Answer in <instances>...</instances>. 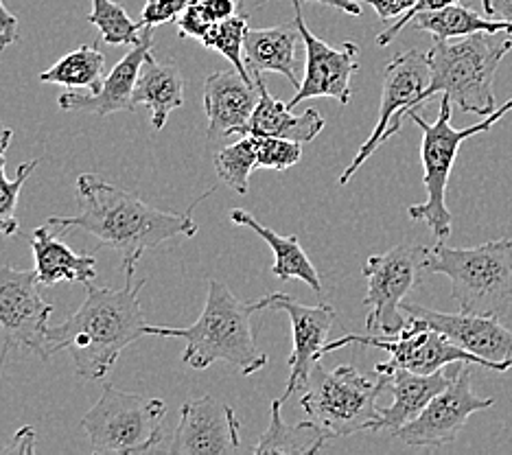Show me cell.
<instances>
[{"mask_svg": "<svg viewBox=\"0 0 512 455\" xmlns=\"http://www.w3.org/2000/svg\"><path fill=\"white\" fill-rule=\"evenodd\" d=\"M18 38V18L16 14H11L3 0H0V53L9 49L11 44H16Z\"/></svg>", "mask_w": 512, "mask_h": 455, "instance_id": "cell-37", "label": "cell"}, {"mask_svg": "<svg viewBox=\"0 0 512 455\" xmlns=\"http://www.w3.org/2000/svg\"><path fill=\"white\" fill-rule=\"evenodd\" d=\"M256 136L246 134L241 140L228 147H221L215 154V171L219 180L228 184L232 191L239 195H246L250 191V175L259 167L256 165Z\"/></svg>", "mask_w": 512, "mask_h": 455, "instance_id": "cell-29", "label": "cell"}, {"mask_svg": "<svg viewBox=\"0 0 512 455\" xmlns=\"http://www.w3.org/2000/svg\"><path fill=\"white\" fill-rule=\"evenodd\" d=\"M388 390L386 375L372 381L353 366L324 370L313 368L309 392L300 399V407L309 420L327 431L329 438H348L362 431H379V396Z\"/></svg>", "mask_w": 512, "mask_h": 455, "instance_id": "cell-7", "label": "cell"}, {"mask_svg": "<svg viewBox=\"0 0 512 455\" xmlns=\"http://www.w3.org/2000/svg\"><path fill=\"white\" fill-rule=\"evenodd\" d=\"M259 103V88L237 70H215L204 79V110L208 116V140L246 136Z\"/></svg>", "mask_w": 512, "mask_h": 455, "instance_id": "cell-18", "label": "cell"}, {"mask_svg": "<svg viewBox=\"0 0 512 455\" xmlns=\"http://www.w3.org/2000/svg\"><path fill=\"white\" fill-rule=\"evenodd\" d=\"M427 254L429 248L425 245L403 243L366 261L362 272L368 285L364 305L370 309L366 320L370 335L390 337L405 329L407 313L403 302L427 274Z\"/></svg>", "mask_w": 512, "mask_h": 455, "instance_id": "cell-9", "label": "cell"}, {"mask_svg": "<svg viewBox=\"0 0 512 455\" xmlns=\"http://www.w3.org/2000/svg\"><path fill=\"white\" fill-rule=\"evenodd\" d=\"M42 283L36 267L16 270L0 265V370L11 350H31L42 359H49V318L53 305L42 296Z\"/></svg>", "mask_w": 512, "mask_h": 455, "instance_id": "cell-10", "label": "cell"}, {"mask_svg": "<svg viewBox=\"0 0 512 455\" xmlns=\"http://www.w3.org/2000/svg\"><path fill=\"white\" fill-rule=\"evenodd\" d=\"M165 414V401L116 390L106 383L99 401L81 418V429L95 453L136 455L160 445Z\"/></svg>", "mask_w": 512, "mask_h": 455, "instance_id": "cell-8", "label": "cell"}, {"mask_svg": "<svg viewBox=\"0 0 512 455\" xmlns=\"http://www.w3.org/2000/svg\"><path fill=\"white\" fill-rule=\"evenodd\" d=\"M294 22L302 35L305 44L307 62H305V77L300 79V86L294 92V97L287 101L289 110L296 108L302 101L329 97L340 105H348L353 97L351 79L359 70V46L355 42H344L342 46H331L305 25L302 16L300 0H294Z\"/></svg>", "mask_w": 512, "mask_h": 455, "instance_id": "cell-13", "label": "cell"}, {"mask_svg": "<svg viewBox=\"0 0 512 455\" xmlns=\"http://www.w3.org/2000/svg\"><path fill=\"white\" fill-rule=\"evenodd\" d=\"M510 51V33H473L462 38L434 40V46L427 51L432 77L423 103L436 95H445L462 112L493 114L495 75Z\"/></svg>", "mask_w": 512, "mask_h": 455, "instance_id": "cell-4", "label": "cell"}, {"mask_svg": "<svg viewBox=\"0 0 512 455\" xmlns=\"http://www.w3.org/2000/svg\"><path fill=\"white\" fill-rule=\"evenodd\" d=\"M302 3V0H300ZM305 3H318L324 7H333V9H340L348 16H362V7H359L357 0H305Z\"/></svg>", "mask_w": 512, "mask_h": 455, "instance_id": "cell-41", "label": "cell"}, {"mask_svg": "<svg viewBox=\"0 0 512 455\" xmlns=\"http://www.w3.org/2000/svg\"><path fill=\"white\" fill-rule=\"evenodd\" d=\"M176 22H178L180 38H195V40H202L208 33V29L215 25V20L208 16L202 7H197L193 3H189V7H186V11Z\"/></svg>", "mask_w": 512, "mask_h": 455, "instance_id": "cell-35", "label": "cell"}, {"mask_svg": "<svg viewBox=\"0 0 512 455\" xmlns=\"http://www.w3.org/2000/svg\"><path fill=\"white\" fill-rule=\"evenodd\" d=\"M88 22L95 25L101 33L103 42L108 44H138L143 33L141 20L134 22L130 14L114 0H92V11L88 14Z\"/></svg>", "mask_w": 512, "mask_h": 455, "instance_id": "cell-31", "label": "cell"}, {"mask_svg": "<svg viewBox=\"0 0 512 455\" xmlns=\"http://www.w3.org/2000/svg\"><path fill=\"white\" fill-rule=\"evenodd\" d=\"M429 57L421 51H405L399 53L394 60L386 66L383 73V90H381V105L377 125L372 134L368 136L366 143L359 147L357 156L353 158L351 165L344 169L340 175V184H348L353 180V175L359 171V167L375 154V151L401 132V127L407 119V114L412 110L421 108L423 95L429 86Z\"/></svg>", "mask_w": 512, "mask_h": 455, "instance_id": "cell-11", "label": "cell"}, {"mask_svg": "<svg viewBox=\"0 0 512 455\" xmlns=\"http://www.w3.org/2000/svg\"><path fill=\"white\" fill-rule=\"evenodd\" d=\"M302 35L292 25H278L270 29H250L243 44V55H246V66L250 75L261 73H278L289 79L296 90L300 86V60L296 57V46Z\"/></svg>", "mask_w": 512, "mask_h": 455, "instance_id": "cell-22", "label": "cell"}, {"mask_svg": "<svg viewBox=\"0 0 512 455\" xmlns=\"http://www.w3.org/2000/svg\"><path fill=\"white\" fill-rule=\"evenodd\" d=\"M134 105H145L151 112V125L160 132L173 110L184 105V75L176 62H158L147 53L134 88Z\"/></svg>", "mask_w": 512, "mask_h": 455, "instance_id": "cell-23", "label": "cell"}, {"mask_svg": "<svg viewBox=\"0 0 512 455\" xmlns=\"http://www.w3.org/2000/svg\"><path fill=\"white\" fill-rule=\"evenodd\" d=\"M287 313L292 322V355L287 359L289 379L281 399L287 401L294 392L307 388L311 372L324 357V346L335 322V309L331 305H302L289 294H272V307Z\"/></svg>", "mask_w": 512, "mask_h": 455, "instance_id": "cell-17", "label": "cell"}, {"mask_svg": "<svg viewBox=\"0 0 512 455\" xmlns=\"http://www.w3.org/2000/svg\"><path fill=\"white\" fill-rule=\"evenodd\" d=\"M29 245L36 259V272L44 287L60 283H92L97 278V259L92 254H77L60 237L53 235L51 226L36 228L29 237Z\"/></svg>", "mask_w": 512, "mask_h": 455, "instance_id": "cell-21", "label": "cell"}, {"mask_svg": "<svg viewBox=\"0 0 512 455\" xmlns=\"http://www.w3.org/2000/svg\"><path fill=\"white\" fill-rule=\"evenodd\" d=\"M495 405V399H480L471 390V368L464 364L460 375L445 390L438 392L425 410L410 423L394 431V438L403 440L407 447L440 449L451 445L460 436L467 420Z\"/></svg>", "mask_w": 512, "mask_h": 455, "instance_id": "cell-14", "label": "cell"}, {"mask_svg": "<svg viewBox=\"0 0 512 455\" xmlns=\"http://www.w3.org/2000/svg\"><path fill=\"white\" fill-rule=\"evenodd\" d=\"M191 3L202 7L208 16H211L215 22H219L235 16L241 0H191Z\"/></svg>", "mask_w": 512, "mask_h": 455, "instance_id": "cell-38", "label": "cell"}, {"mask_svg": "<svg viewBox=\"0 0 512 455\" xmlns=\"http://www.w3.org/2000/svg\"><path fill=\"white\" fill-rule=\"evenodd\" d=\"M248 31V16L235 14L226 20L215 22L202 38V44L206 49H213L219 55H224L226 60L235 66L237 73H241L246 79H254L246 66V55H243V44H246Z\"/></svg>", "mask_w": 512, "mask_h": 455, "instance_id": "cell-30", "label": "cell"}, {"mask_svg": "<svg viewBox=\"0 0 512 455\" xmlns=\"http://www.w3.org/2000/svg\"><path fill=\"white\" fill-rule=\"evenodd\" d=\"M191 0H147L141 14V25L156 29L167 22L178 20Z\"/></svg>", "mask_w": 512, "mask_h": 455, "instance_id": "cell-33", "label": "cell"}, {"mask_svg": "<svg viewBox=\"0 0 512 455\" xmlns=\"http://www.w3.org/2000/svg\"><path fill=\"white\" fill-rule=\"evenodd\" d=\"M254 84L259 88V103L252 114L248 134L254 136H276L298 140V143H309L316 138L327 121L318 110H307L302 114H292L289 105L281 99H274L267 90L261 75H252Z\"/></svg>", "mask_w": 512, "mask_h": 455, "instance_id": "cell-24", "label": "cell"}, {"mask_svg": "<svg viewBox=\"0 0 512 455\" xmlns=\"http://www.w3.org/2000/svg\"><path fill=\"white\" fill-rule=\"evenodd\" d=\"M151 31L145 27L141 33V40L132 46V51L127 53L121 62H116L110 70V75L101 81V88L90 95H79V92H66L57 105L64 112H90L97 116H110L116 112H134V88L138 75H141V66L145 62L147 53L154 46V38Z\"/></svg>", "mask_w": 512, "mask_h": 455, "instance_id": "cell-19", "label": "cell"}, {"mask_svg": "<svg viewBox=\"0 0 512 455\" xmlns=\"http://www.w3.org/2000/svg\"><path fill=\"white\" fill-rule=\"evenodd\" d=\"M460 3H462V0H416V5L410 11H407V14L397 18V22H394V25H390L386 31H381L377 35V44L379 46H388L407 25H410V22L418 14H423V11H436V9H445V7L460 5Z\"/></svg>", "mask_w": 512, "mask_h": 455, "instance_id": "cell-34", "label": "cell"}, {"mask_svg": "<svg viewBox=\"0 0 512 455\" xmlns=\"http://www.w3.org/2000/svg\"><path fill=\"white\" fill-rule=\"evenodd\" d=\"M425 272L451 280V298L464 313L502 318L512 305V239L477 248H449L438 241L429 248Z\"/></svg>", "mask_w": 512, "mask_h": 455, "instance_id": "cell-5", "label": "cell"}, {"mask_svg": "<svg viewBox=\"0 0 512 455\" xmlns=\"http://www.w3.org/2000/svg\"><path fill=\"white\" fill-rule=\"evenodd\" d=\"M230 221L237 226L254 230L256 235L270 245V250L274 252L272 274L278 280H302V283L309 285L316 294H322V278L316 270V265L311 263L305 250L300 248L298 237L278 235V232H274L272 228L263 226L259 219L248 213V210H241V208L230 210Z\"/></svg>", "mask_w": 512, "mask_h": 455, "instance_id": "cell-25", "label": "cell"}, {"mask_svg": "<svg viewBox=\"0 0 512 455\" xmlns=\"http://www.w3.org/2000/svg\"><path fill=\"white\" fill-rule=\"evenodd\" d=\"M512 110V99H508L502 108L488 114L482 123L471 125L467 130H456L451 125L453 103L449 97L442 95L438 119L434 123L425 121L421 114L412 110L407 119H412L423 132L421 140V162H423V184L427 189V200L423 204H414L407 208V215L416 221H425V226L434 232L438 241H445L451 235L453 215L447 206V186L453 165L460 154L464 140L480 136L491 130V127Z\"/></svg>", "mask_w": 512, "mask_h": 455, "instance_id": "cell-6", "label": "cell"}, {"mask_svg": "<svg viewBox=\"0 0 512 455\" xmlns=\"http://www.w3.org/2000/svg\"><path fill=\"white\" fill-rule=\"evenodd\" d=\"M270 307L272 294L246 302L232 294L221 280H211L204 311L191 326L173 329V326L147 324L145 331L147 335L182 340V364L193 370H206L215 361H228L239 368L243 377H250L267 366V355L256 346L252 315Z\"/></svg>", "mask_w": 512, "mask_h": 455, "instance_id": "cell-3", "label": "cell"}, {"mask_svg": "<svg viewBox=\"0 0 512 455\" xmlns=\"http://www.w3.org/2000/svg\"><path fill=\"white\" fill-rule=\"evenodd\" d=\"M357 3L370 5L381 20H397L416 5V0H357Z\"/></svg>", "mask_w": 512, "mask_h": 455, "instance_id": "cell-36", "label": "cell"}, {"mask_svg": "<svg viewBox=\"0 0 512 455\" xmlns=\"http://www.w3.org/2000/svg\"><path fill=\"white\" fill-rule=\"evenodd\" d=\"M256 165L261 169L287 171L302 160V143L276 136H256Z\"/></svg>", "mask_w": 512, "mask_h": 455, "instance_id": "cell-32", "label": "cell"}, {"mask_svg": "<svg viewBox=\"0 0 512 455\" xmlns=\"http://www.w3.org/2000/svg\"><path fill=\"white\" fill-rule=\"evenodd\" d=\"M346 344H364L375 346L381 350H388L392 366H401L418 375H432L449 364H477L488 370V364L484 359L471 355L469 350L453 344L447 335L436 331L434 326H429L416 318H407L405 329L397 335L383 337V335H355L346 333L344 337L335 342H327L324 346V355L333 353V350L342 348Z\"/></svg>", "mask_w": 512, "mask_h": 455, "instance_id": "cell-12", "label": "cell"}, {"mask_svg": "<svg viewBox=\"0 0 512 455\" xmlns=\"http://www.w3.org/2000/svg\"><path fill=\"white\" fill-rule=\"evenodd\" d=\"M486 16L512 22V0H480Z\"/></svg>", "mask_w": 512, "mask_h": 455, "instance_id": "cell-40", "label": "cell"}, {"mask_svg": "<svg viewBox=\"0 0 512 455\" xmlns=\"http://www.w3.org/2000/svg\"><path fill=\"white\" fill-rule=\"evenodd\" d=\"M103 66H106V55L101 53L99 42L84 44L79 49L66 53L62 60H57L51 68L40 73L42 84H57L64 88H88L97 92L101 88Z\"/></svg>", "mask_w": 512, "mask_h": 455, "instance_id": "cell-27", "label": "cell"}, {"mask_svg": "<svg viewBox=\"0 0 512 455\" xmlns=\"http://www.w3.org/2000/svg\"><path fill=\"white\" fill-rule=\"evenodd\" d=\"M462 366L464 364H449L447 368L432 372V375H418V372L407 368L392 366L388 361L386 364H377L375 372L377 375H386L388 390L392 392V405L381 410L379 431L388 429L390 434H394L399 427L414 420L438 392L445 390L460 375Z\"/></svg>", "mask_w": 512, "mask_h": 455, "instance_id": "cell-20", "label": "cell"}, {"mask_svg": "<svg viewBox=\"0 0 512 455\" xmlns=\"http://www.w3.org/2000/svg\"><path fill=\"white\" fill-rule=\"evenodd\" d=\"M11 140H14V130L0 123V235L5 237L18 235L20 221L16 213H18L20 191L33 175V171H36L40 165L38 160L22 162L16 171V178L9 180L5 173V162H7V149L11 145Z\"/></svg>", "mask_w": 512, "mask_h": 455, "instance_id": "cell-28", "label": "cell"}, {"mask_svg": "<svg viewBox=\"0 0 512 455\" xmlns=\"http://www.w3.org/2000/svg\"><path fill=\"white\" fill-rule=\"evenodd\" d=\"M149 278L125 276L119 289L95 287L86 283V298L68 318L49 326V357L68 350L73 357L77 377L101 381L110 375L121 353L147 335L141 291Z\"/></svg>", "mask_w": 512, "mask_h": 455, "instance_id": "cell-2", "label": "cell"}, {"mask_svg": "<svg viewBox=\"0 0 512 455\" xmlns=\"http://www.w3.org/2000/svg\"><path fill=\"white\" fill-rule=\"evenodd\" d=\"M36 440H38L36 429L22 427L18 429L14 440H11L7 447L0 449V453H36Z\"/></svg>", "mask_w": 512, "mask_h": 455, "instance_id": "cell-39", "label": "cell"}, {"mask_svg": "<svg viewBox=\"0 0 512 455\" xmlns=\"http://www.w3.org/2000/svg\"><path fill=\"white\" fill-rule=\"evenodd\" d=\"M241 449V423L230 405L208 394L182 405L169 445L171 455H226Z\"/></svg>", "mask_w": 512, "mask_h": 455, "instance_id": "cell-16", "label": "cell"}, {"mask_svg": "<svg viewBox=\"0 0 512 455\" xmlns=\"http://www.w3.org/2000/svg\"><path fill=\"white\" fill-rule=\"evenodd\" d=\"M283 405V399L272 401L270 427L265 429V434L250 451L256 455H311L322 451L324 445H327V440H331L327 436V431L313 423V420H305V423L298 425H287L281 414Z\"/></svg>", "mask_w": 512, "mask_h": 455, "instance_id": "cell-26", "label": "cell"}, {"mask_svg": "<svg viewBox=\"0 0 512 455\" xmlns=\"http://www.w3.org/2000/svg\"><path fill=\"white\" fill-rule=\"evenodd\" d=\"M403 311L407 318H416L434 326L453 344L484 359L488 370L506 372L512 368V331L506 329L495 315H475L464 311L440 313L421 305H410V302H403Z\"/></svg>", "mask_w": 512, "mask_h": 455, "instance_id": "cell-15", "label": "cell"}, {"mask_svg": "<svg viewBox=\"0 0 512 455\" xmlns=\"http://www.w3.org/2000/svg\"><path fill=\"white\" fill-rule=\"evenodd\" d=\"M215 193L211 186L184 213H167L145 204L134 191L108 182L99 173H81L75 184L77 213L71 217H49L51 228L60 235L68 230H81L99 243L108 245L121 256L125 276L136 274V265L147 250L167 243L176 237H195L197 224L193 210L208 195Z\"/></svg>", "mask_w": 512, "mask_h": 455, "instance_id": "cell-1", "label": "cell"}]
</instances>
